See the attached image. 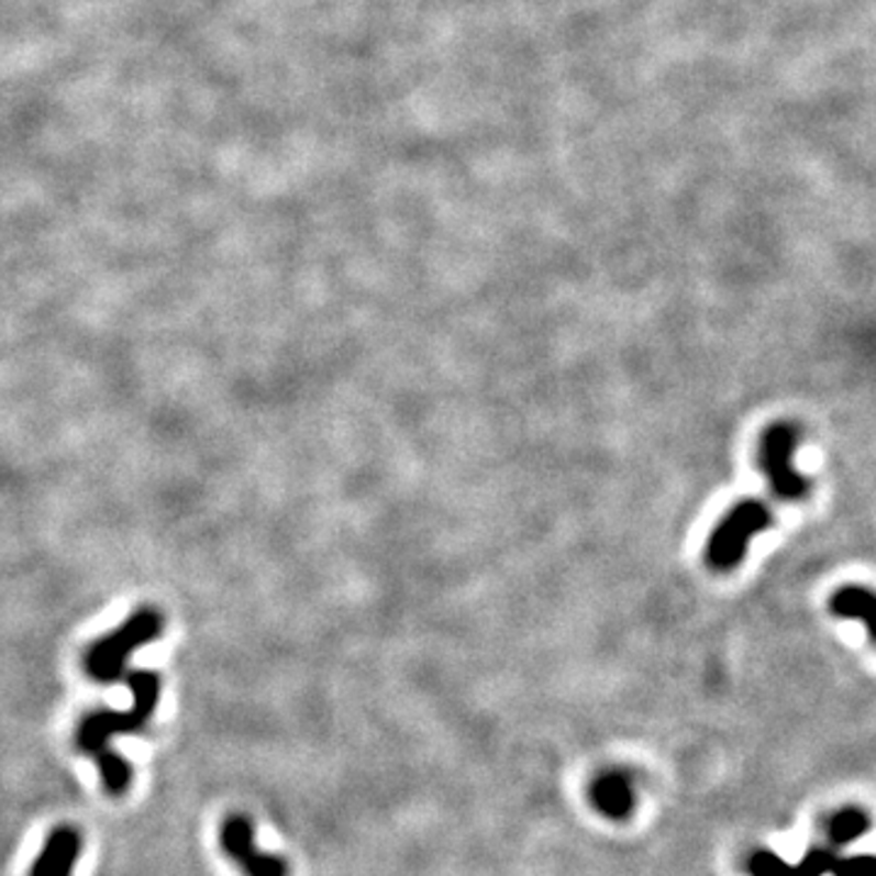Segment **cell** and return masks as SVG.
I'll use <instances>...</instances> for the list:
<instances>
[{
    "instance_id": "cell-2",
    "label": "cell",
    "mask_w": 876,
    "mask_h": 876,
    "mask_svg": "<svg viewBox=\"0 0 876 876\" xmlns=\"http://www.w3.org/2000/svg\"><path fill=\"white\" fill-rule=\"evenodd\" d=\"M164 619L156 609H140L127 619L120 631H112L106 639L96 641L86 653V669L88 675L102 685H110L118 677L124 675V665H127L130 655L156 639L162 633Z\"/></svg>"
},
{
    "instance_id": "cell-10",
    "label": "cell",
    "mask_w": 876,
    "mask_h": 876,
    "mask_svg": "<svg viewBox=\"0 0 876 876\" xmlns=\"http://www.w3.org/2000/svg\"><path fill=\"white\" fill-rule=\"evenodd\" d=\"M96 765L100 769L102 787H106L112 796L127 791V787L132 784V767L120 753H115L112 747H106L102 753L96 755Z\"/></svg>"
},
{
    "instance_id": "cell-5",
    "label": "cell",
    "mask_w": 876,
    "mask_h": 876,
    "mask_svg": "<svg viewBox=\"0 0 876 876\" xmlns=\"http://www.w3.org/2000/svg\"><path fill=\"white\" fill-rule=\"evenodd\" d=\"M222 847L246 876H288V862L256 847L254 825L246 816L234 813L222 825Z\"/></svg>"
},
{
    "instance_id": "cell-8",
    "label": "cell",
    "mask_w": 876,
    "mask_h": 876,
    "mask_svg": "<svg viewBox=\"0 0 876 876\" xmlns=\"http://www.w3.org/2000/svg\"><path fill=\"white\" fill-rule=\"evenodd\" d=\"M830 611L840 619L862 621L867 625L869 641H874V595L872 589L860 585H847L838 589L833 599H830Z\"/></svg>"
},
{
    "instance_id": "cell-12",
    "label": "cell",
    "mask_w": 876,
    "mask_h": 876,
    "mask_svg": "<svg viewBox=\"0 0 876 876\" xmlns=\"http://www.w3.org/2000/svg\"><path fill=\"white\" fill-rule=\"evenodd\" d=\"M835 872V876H874L876 874V864H874V857H869V855H862V857H857V860H845V862H833V867H830Z\"/></svg>"
},
{
    "instance_id": "cell-1",
    "label": "cell",
    "mask_w": 876,
    "mask_h": 876,
    "mask_svg": "<svg viewBox=\"0 0 876 876\" xmlns=\"http://www.w3.org/2000/svg\"><path fill=\"white\" fill-rule=\"evenodd\" d=\"M127 685L132 689V709L130 711H96L84 719L76 731V747H81L88 755H98L102 750L110 747L112 735L134 733L142 731L146 721L152 719V713L158 707V697H162V679L154 673H130Z\"/></svg>"
},
{
    "instance_id": "cell-7",
    "label": "cell",
    "mask_w": 876,
    "mask_h": 876,
    "mask_svg": "<svg viewBox=\"0 0 876 876\" xmlns=\"http://www.w3.org/2000/svg\"><path fill=\"white\" fill-rule=\"evenodd\" d=\"M591 801H595L599 813H605L611 821H621L633 811V784L621 772H609L591 787Z\"/></svg>"
},
{
    "instance_id": "cell-4",
    "label": "cell",
    "mask_w": 876,
    "mask_h": 876,
    "mask_svg": "<svg viewBox=\"0 0 876 876\" xmlns=\"http://www.w3.org/2000/svg\"><path fill=\"white\" fill-rule=\"evenodd\" d=\"M794 451H796V429L791 424H772L759 441V463L762 473L769 477L772 489L779 499H803L811 492L809 480L801 473L794 470Z\"/></svg>"
},
{
    "instance_id": "cell-6",
    "label": "cell",
    "mask_w": 876,
    "mask_h": 876,
    "mask_svg": "<svg viewBox=\"0 0 876 876\" xmlns=\"http://www.w3.org/2000/svg\"><path fill=\"white\" fill-rule=\"evenodd\" d=\"M78 852H81V835L68 825L56 828L44 843L37 862L32 864L30 876H71Z\"/></svg>"
},
{
    "instance_id": "cell-11",
    "label": "cell",
    "mask_w": 876,
    "mask_h": 876,
    "mask_svg": "<svg viewBox=\"0 0 876 876\" xmlns=\"http://www.w3.org/2000/svg\"><path fill=\"white\" fill-rule=\"evenodd\" d=\"M864 830H867V816L860 811H843L830 821V838L840 845L857 840Z\"/></svg>"
},
{
    "instance_id": "cell-3",
    "label": "cell",
    "mask_w": 876,
    "mask_h": 876,
    "mask_svg": "<svg viewBox=\"0 0 876 876\" xmlns=\"http://www.w3.org/2000/svg\"><path fill=\"white\" fill-rule=\"evenodd\" d=\"M772 511L767 504L745 499L735 504L728 514L716 523L707 545V565L713 573H731L745 561L747 545L757 533L772 526Z\"/></svg>"
},
{
    "instance_id": "cell-9",
    "label": "cell",
    "mask_w": 876,
    "mask_h": 876,
    "mask_svg": "<svg viewBox=\"0 0 876 876\" xmlns=\"http://www.w3.org/2000/svg\"><path fill=\"white\" fill-rule=\"evenodd\" d=\"M833 867V857L825 852H813L806 857L799 867L777 860L775 855H755L753 860V874L755 876H821Z\"/></svg>"
}]
</instances>
